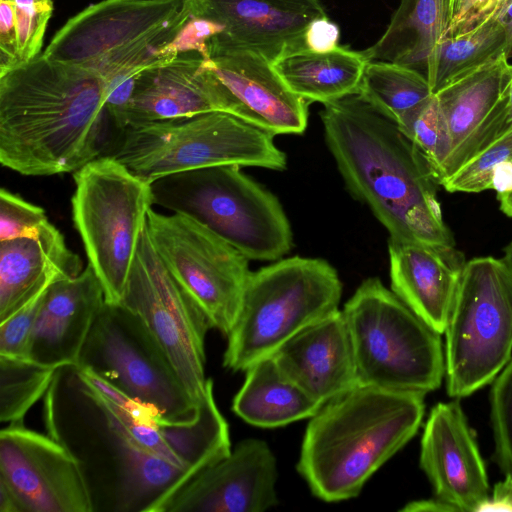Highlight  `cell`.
<instances>
[{
    "label": "cell",
    "instance_id": "1",
    "mask_svg": "<svg viewBox=\"0 0 512 512\" xmlns=\"http://www.w3.org/2000/svg\"><path fill=\"white\" fill-rule=\"evenodd\" d=\"M325 142L349 192L397 241L455 245L428 162L358 91L324 104Z\"/></svg>",
    "mask_w": 512,
    "mask_h": 512
},
{
    "label": "cell",
    "instance_id": "2",
    "mask_svg": "<svg viewBox=\"0 0 512 512\" xmlns=\"http://www.w3.org/2000/svg\"><path fill=\"white\" fill-rule=\"evenodd\" d=\"M107 84L43 53L0 75V162L24 176L75 172L101 156Z\"/></svg>",
    "mask_w": 512,
    "mask_h": 512
},
{
    "label": "cell",
    "instance_id": "3",
    "mask_svg": "<svg viewBox=\"0 0 512 512\" xmlns=\"http://www.w3.org/2000/svg\"><path fill=\"white\" fill-rule=\"evenodd\" d=\"M42 415L47 434L77 460L93 512H157L192 478L140 447L76 364L56 369Z\"/></svg>",
    "mask_w": 512,
    "mask_h": 512
},
{
    "label": "cell",
    "instance_id": "4",
    "mask_svg": "<svg viewBox=\"0 0 512 512\" xmlns=\"http://www.w3.org/2000/svg\"><path fill=\"white\" fill-rule=\"evenodd\" d=\"M424 394L358 385L323 404L306 427L296 468L325 502L357 497L417 433Z\"/></svg>",
    "mask_w": 512,
    "mask_h": 512
},
{
    "label": "cell",
    "instance_id": "5",
    "mask_svg": "<svg viewBox=\"0 0 512 512\" xmlns=\"http://www.w3.org/2000/svg\"><path fill=\"white\" fill-rule=\"evenodd\" d=\"M189 17L184 0H102L70 18L43 54L92 69L108 92L132 87L141 72L164 62L159 49Z\"/></svg>",
    "mask_w": 512,
    "mask_h": 512
},
{
    "label": "cell",
    "instance_id": "6",
    "mask_svg": "<svg viewBox=\"0 0 512 512\" xmlns=\"http://www.w3.org/2000/svg\"><path fill=\"white\" fill-rule=\"evenodd\" d=\"M342 283L326 260L293 256L250 272L227 335L223 365L246 371L307 326L337 311Z\"/></svg>",
    "mask_w": 512,
    "mask_h": 512
},
{
    "label": "cell",
    "instance_id": "7",
    "mask_svg": "<svg viewBox=\"0 0 512 512\" xmlns=\"http://www.w3.org/2000/svg\"><path fill=\"white\" fill-rule=\"evenodd\" d=\"M342 313L359 385L424 395L441 386L445 376L441 334L379 278L364 280Z\"/></svg>",
    "mask_w": 512,
    "mask_h": 512
},
{
    "label": "cell",
    "instance_id": "8",
    "mask_svg": "<svg viewBox=\"0 0 512 512\" xmlns=\"http://www.w3.org/2000/svg\"><path fill=\"white\" fill-rule=\"evenodd\" d=\"M236 165L168 174L152 181L153 203L187 215L249 260L273 261L292 247V230L278 199Z\"/></svg>",
    "mask_w": 512,
    "mask_h": 512
},
{
    "label": "cell",
    "instance_id": "9",
    "mask_svg": "<svg viewBox=\"0 0 512 512\" xmlns=\"http://www.w3.org/2000/svg\"><path fill=\"white\" fill-rule=\"evenodd\" d=\"M109 154L152 182L181 171L220 166L286 168V155L274 136L234 115L210 112L121 130Z\"/></svg>",
    "mask_w": 512,
    "mask_h": 512
},
{
    "label": "cell",
    "instance_id": "10",
    "mask_svg": "<svg viewBox=\"0 0 512 512\" xmlns=\"http://www.w3.org/2000/svg\"><path fill=\"white\" fill-rule=\"evenodd\" d=\"M73 223L110 304H121L152 209L150 182L99 156L73 173Z\"/></svg>",
    "mask_w": 512,
    "mask_h": 512
},
{
    "label": "cell",
    "instance_id": "11",
    "mask_svg": "<svg viewBox=\"0 0 512 512\" xmlns=\"http://www.w3.org/2000/svg\"><path fill=\"white\" fill-rule=\"evenodd\" d=\"M444 333L450 397L469 396L494 381L512 357V273L503 259L466 262Z\"/></svg>",
    "mask_w": 512,
    "mask_h": 512
},
{
    "label": "cell",
    "instance_id": "12",
    "mask_svg": "<svg viewBox=\"0 0 512 512\" xmlns=\"http://www.w3.org/2000/svg\"><path fill=\"white\" fill-rule=\"evenodd\" d=\"M169 423H189L200 403L188 394L142 321L105 301L77 364Z\"/></svg>",
    "mask_w": 512,
    "mask_h": 512
},
{
    "label": "cell",
    "instance_id": "13",
    "mask_svg": "<svg viewBox=\"0 0 512 512\" xmlns=\"http://www.w3.org/2000/svg\"><path fill=\"white\" fill-rule=\"evenodd\" d=\"M152 244L168 272L227 337L250 274L248 258L195 219L150 210Z\"/></svg>",
    "mask_w": 512,
    "mask_h": 512
},
{
    "label": "cell",
    "instance_id": "14",
    "mask_svg": "<svg viewBox=\"0 0 512 512\" xmlns=\"http://www.w3.org/2000/svg\"><path fill=\"white\" fill-rule=\"evenodd\" d=\"M121 304L139 317L188 394L200 403L211 381L205 375V337L212 325L166 269L147 227Z\"/></svg>",
    "mask_w": 512,
    "mask_h": 512
},
{
    "label": "cell",
    "instance_id": "15",
    "mask_svg": "<svg viewBox=\"0 0 512 512\" xmlns=\"http://www.w3.org/2000/svg\"><path fill=\"white\" fill-rule=\"evenodd\" d=\"M0 481L23 512H93L77 460L48 434L23 423L0 431Z\"/></svg>",
    "mask_w": 512,
    "mask_h": 512
},
{
    "label": "cell",
    "instance_id": "16",
    "mask_svg": "<svg viewBox=\"0 0 512 512\" xmlns=\"http://www.w3.org/2000/svg\"><path fill=\"white\" fill-rule=\"evenodd\" d=\"M80 368L100 390L133 439L148 453L187 471L193 477L231 451L229 427L216 404L213 381L200 403L196 420L169 423L157 418L92 372Z\"/></svg>",
    "mask_w": 512,
    "mask_h": 512
},
{
    "label": "cell",
    "instance_id": "17",
    "mask_svg": "<svg viewBox=\"0 0 512 512\" xmlns=\"http://www.w3.org/2000/svg\"><path fill=\"white\" fill-rule=\"evenodd\" d=\"M277 478L269 445L244 439L190 478L157 512H263L278 504Z\"/></svg>",
    "mask_w": 512,
    "mask_h": 512
},
{
    "label": "cell",
    "instance_id": "18",
    "mask_svg": "<svg viewBox=\"0 0 512 512\" xmlns=\"http://www.w3.org/2000/svg\"><path fill=\"white\" fill-rule=\"evenodd\" d=\"M190 16L209 19L224 31L209 42V52L245 49L270 62L306 48L309 23L327 16L319 0H184Z\"/></svg>",
    "mask_w": 512,
    "mask_h": 512
},
{
    "label": "cell",
    "instance_id": "19",
    "mask_svg": "<svg viewBox=\"0 0 512 512\" xmlns=\"http://www.w3.org/2000/svg\"><path fill=\"white\" fill-rule=\"evenodd\" d=\"M223 102L224 112L270 134H302L309 102L293 93L264 56L245 49L210 53L205 59Z\"/></svg>",
    "mask_w": 512,
    "mask_h": 512
},
{
    "label": "cell",
    "instance_id": "20",
    "mask_svg": "<svg viewBox=\"0 0 512 512\" xmlns=\"http://www.w3.org/2000/svg\"><path fill=\"white\" fill-rule=\"evenodd\" d=\"M511 85L512 63L503 54L434 93L450 142L443 183L503 132Z\"/></svg>",
    "mask_w": 512,
    "mask_h": 512
},
{
    "label": "cell",
    "instance_id": "21",
    "mask_svg": "<svg viewBox=\"0 0 512 512\" xmlns=\"http://www.w3.org/2000/svg\"><path fill=\"white\" fill-rule=\"evenodd\" d=\"M419 463L436 498L457 512H483L491 496L488 476L459 399L431 409Z\"/></svg>",
    "mask_w": 512,
    "mask_h": 512
},
{
    "label": "cell",
    "instance_id": "22",
    "mask_svg": "<svg viewBox=\"0 0 512 512\" xmlns=\"http://www.w3.org/2000/svg\"><path fill=\"white\" fill-rule=\"evenodd\" d=\"M216 111L224 112L217 82L206 60L187 52L138 75L115 126L122 130Z\"/></svg>",
    "mask_w": 512,
    "mask_h": 512
},
{
    "label": "cell",
    "instance_id": "23",
    "mask_svg": "<svg viewBox=\"0 0 512 512\" xmlns=\"http://www.w3.org/2000/svg\"><path fill=\"white\" fill-rule=\"evenodd\" d=\"M391 290L440 334L446 330L466 260L455 245L389 238Z\"/></svg>",
    "mask_w": 512,
    "mask_h": 512
},
{
    "label": "cell",
    "instance_id": "24",
    "mask_svg": "<svg viewBox=\"0 0 512 512\" xmlns=\"http://www.w3.org/2000/svg\"><path fill=\"white\" fill-rule=\"evenodd\" d=\"M104 303L103 287L89 265L78 276L51 284L34 323L28 359L53 368L77 364Z\"/></svg>",
    "mask_w": 512,
    "mask_h": 512
},
{
    "label": "cell",
    "instance_id": "25",
    "mask_svg": "<svg viewBox=\"0 0 512 512\" xmlns=\"http://www.w3.org/2000/svg\"><path fill=\"white\" fill-rule=\"evenodd\" d=\"M272 357L286 377L322 405L359 385L349 331L339 309L301 330Z\"/></svg>",
    "mask_w": 512,
    "mask_h": 512
},
{
    "label": "cell",
    "instance_id": "26",
    "mask_svg": "<svg viewBox=\"0 0 512 512\" xmlns=\"http://www.w3.org/2000/svg\"><path fill=\"white\" fill-rule=\"evenodd\" d=\"M82 271L80 257L50 221L33 237L0 241V322L54 282Z\"/></svg>",
    "mask_w": 512,
    "mask_h": 512
},
{
    "label": "cell",
    "instance_id": "27",
    "mask_svg": "<svg viewBox=\"0 0 512 512\" xmlns=\"http://www.w3.org/2000/svg\"><path fill=\"white\" fill-rule=\"evenodd\" d=\"M450 16L451 0H400L383 35L362 52L368 61L401 64L428 80Z\"/></svg>",
    "mask_w": 512,
    "mask_h": 512
},
{
    "label": "cell",
    "instance_id": "28",
    "mask_svg": "<svg viewBox=\"0 0 512 512\" xmlns=\"http://www.w3.org/2000/svg\"><path fill=\"white\" fill-rule=\"evenodd\" d=\"M368 62L362 51L338 46L323 53L299 49L272 64L293 93L324 105L357 92Z\"/></svg>",
    "mask_w": 512,
    "mask_h": 512
},
{
    "label": "cell",
    "instance_id": "29",
    "mask_svg": "<svg viewBox=\"0 0 512 512\" xmlns=\"http://www.w3.org/2000/svg\"><path fill=\"white\" fill-rule=\"evenodd\" d=\"M245 372L232 410L253 426H285L311 418L322 406L286 377L272 356L257 361Z\"/></svg>",
    "mask_w": 512,
    "mask_h": 512
},
{
    "label": "cell",
    "instance_id": "30",
    "mask_svg": "<svg viewBox=\"0 0 512 512\" xmlns=\"http://www.w3.org/2000/svg\"><path fill=\"white\" fill-rule=\"evenodd\" d=\"M503 54L505 32L499 17L487 18L463 34L444 38L428 77L433 93Z\"/></svg>",
    "mask_w": 512,
    "mask_h": 512
},
{
    "label": "cell",
    "instance_id": "31",
    "mask_svg": "<svg viewBox=\"0 0 512 512\" xmlns=\"http://www.w3.org/2000/svg\"><path fill=\"white\" fill-rule=\"evenodd\" d=\"M358 92L397 124L434 94L424 74L388 61L368 62Z\"/></svg>",
    "mask_w": 512,
    "mask_h": 512
},
{
    "label": "cell",
    "instance_id": "32",
    "mask_svg": "<svg viewBox=\"0 0 512 512\" xmlns=\"http://www.w3.org/2000/svg\"><path fill=\"white\" fill-rule=\"evenodd\" d=\"M56 369L28 358L0 355L1 423H23L30 408L44 397Z\"/></svg>",
    "mask_w": 512,
    "mask_h": 512
},
{
    "label": "cell",
    "instance_id": "33",
    "mask_svg": "<svg viewBox=\"0 0 512 512\" xmlns=\"http://www.w3.org/2000/svg\"><path fill=\"white\" fill-rule=\"evenodd\" d=\"M431 167L439 185L445 179L450 142L435 94L399 124Z\"/></svg>",
    "mask_w": 512,
    "mask_h": 512
},
{
    "label": "cell",
    "instance_id": "34",
    "mask_svg": "<svg viewBox=\"0 0 512 512\" xmlns=\"http://www.w3.org/2000/svg\"><path fill=\"white\" fill-rule=\"evenodd\" d=\"M501 166H512V126L448 178L442 187L448 192L465 193L491 189L493 173Z\"/></svg>",
    "mask_w": 512,
    "mask_h": 512
},
{
    "label": "cell",
    "instance_id": "35",
    "mask_svg": "<svg viewBox=\"0 0 512 512\" xmlns=\"http://www.w3.org/2000/svg\"><path fill=\"white\" fill-rule=\"evenodd\" d=\"M490 421L494 438L493 458L502 473L512 478V357L493 381Z\"/></svg>",
    "mask_w": 512,
    "mask_h": 512
},
{
    "label": "cell",
    "instance_id": "36",
    "mask_svg": "<svg viewBox=\"0 0 512 512\" xmlns=\"http://www.w3.org/2000/svg\"><path fill=\"white\" fill-rule=\"evenodd\" d=\"M49 222L45 210L19 195L0 190V241L33 237Z\"/></svg>",
    "mask_w": 512,
    "mask_h": 512
},
{
    "label": "cell",
    "instance_id": "37",
    "mask_svg": "<svg viewBox=\"0 0 512 512\" xmlns=\"http://www.w3.org/2000/svg\"><path fill=\"white\" fill-rule=\"evenodd\" d=\"M19 42V65L40 54L47 24L52 15V0H13Z\"/></svg>",
    "mask_w": 512,
    "mask_h": 512
},
{
    "label": "cell",
    "instance_id": "38",
    "mask_svg": "<svg viewBox=\"0 0 512 512\" xmlns=\"http://www.w3.org/2000/svg\"><path fill=\"white\" fill-rule=\"evenodd\" d=\"M45 291L0 322V355L28 358L32 330Z\"/></svg>",
    "mask_w": 512,
    "mask_h": 512
},
{
    "label": "cell",
    "instance_id": "39",
    "mask_svg": "<svg viewBox=\"0 0 512 512\" xmlns=\"http://www.w3.org/2000/svg\"><path fill=\"white\" fill-rule=\"evenodd\" d=\"M223 31L217 22L190 16L175 38L159 49L158 56L168 61L181 53L196 52L207 59L210 57L209 42Z\"/></svg>",
    "mask_w": 512,
    "mask_h": 512
},
{
    "label": "cell",
    "instance_id": "40",
    "mask_svg": "<svg viewBox=\"0 0 512 512\" xmlns=\"http://www.w3.org/2000/svg\"><path fill=\"white\" fill-rule=\"evenodd\" d=\"M496 8L497 0H451V16L446 37L463 34L483 20L496 17Z\"/></svg>",
    "mask_w": 512,
    "mask_h": 512
},
{
    "label": "cell",
    "instance_id": "41",
    "mask_svg": "<svg viewBox=\"0 0 512 512\" xmlns=\"http://www.w3.org/2000/svg\"><path fill=\"white\" fill-rule=\"evenodd\" d=\"M17 66L19 42L13 0H0V75Z\"/></svg>",
    "mask_w": 512,
    "mask_h": 512
},
{
    "label": "cell",
    "instance_id": "42",
    "mask_svg": "<svg viewBox=\"0 0 512 512\" xmlns=\"http://www.w3.org/2000/svg\"><path fill=\"white\" fill-rule=\"evenodd\" d=\"M339 38V26L327 16L312 20L304 34L306 48L320 53L329 52L338 47Z\"/></svg>",
    "mask_w": 512,
    "mask_h": 512
},
{
    "label": "cell",
    "instance_id": "43",
    "mask_svg": "<svg viewBox=\"0 0 512 512\" xmlns=\"http://www.w3.org/2000/svg\"><path fill=\"white\" fill-rule=\"evenodd\" d=\"M484 511H509L512 512V478L505 476V479L498 482L492 491L489 502Z\"/></svg>",
    "mask_w": 512,
    "mask_h": 512
},
{
    "label": "cell",
    "instance_id": "44",
    "mask_svg": "<svg viewBox=\"0 0 512 512\" xmlns=\"http://www.w3.org/2000/svg\"><path fill=\"white\" fill-rule=\"evenodd\" d=\"M401 511L403 512H452L454 509L436 498L435 496L430 499L417 500L407 503ZM455 512V511H454Z\"/></svg>",
    "mask_w": 512,
    "mask_h": 512
},
{
    "label": "cell",
    "instance_id": "45",
    "mask_svg": "<svg viewBox=\"0 0 512 512\" xmlns=\"http://www.w3.org/2000/svg\"><path fill=\"white\" fill-rule=\"evenodd\" d=\"M505 32V56L512 59V2L499 16Z\"/></svg>",
    "mask_w": 512,
    "mask_h": 512
},
{
    "label": "cell",
    "instance_id": "46",
    "mask_svg": "<svg viewBox=\"0 0 512 512\" xmlns=\"http://www.w3.org/2000/svg\"><path fill=\"white\" fill-rule=\"evenodd\" d=\"M0 512H23V509L11 492V490L0 481Z\"/></svg>",
    "mask_w": 512,
    "mask_h": 512
},
{
    "label": "cell",
    "instance_id": "47",
    "mask_svg": "<svg viewBox=\"0 0 512 512\" xmlns=\"http://www.w3.org/2000/svg\"><path fill=\"white\" fill-rule=\"evenodd\" d=\"M497 199L500 210L508 217H512V190L497 194Z\"/></svg>",
    "mask_w": 512,
    "mask_h": 512
},
{
    "label": "cell",
    "instance_id": "48",
    "mask_svg": "<svg viewBox=\"0 0 512 512\" xmlns=\"http://www.w3.org/2000/svg\"><path fill=\"white\" fill-rule=\"evenodd\" d=\"M511 126H512V85H511L510 93H509V99H508V104H507V112H506V119H505V124H504L503 132L506 129H508L509 127H511Z\"/></svg>",
    "mask_w": 512,
    "mask_h": 512
},
{
    "label": "cell",
    "instance_id": "49",
    "mask_svg": "<svg viewBox=\"0 0 512 512\" xmlns=\"http://www.w3.org/2000/svg\"><path fill=\"white\" fill-rule=\"evenodd\" d=\"M502 259L512 273V241L504 248V257Z\"/></svg>",
    "mask_w": 512,
    "mask_h": 512
},
{
    "label": "cell",
    "instance_id": "50",
    "mask_svg": "<svg viewBox=\"0 0 512 512\" xmlns=\"http://www.w3.org/2000/svg\"><path fill=\"white\" fill-rule=\"evenodd\" d=\"M507 0H497L496 17H499Z\"/></svg>",
    "mask_w": 512,
    "mask_h": 512
},
{
    "label": "cell",
    "instance_id": "51",
    "mask_svg": "<svg viewBox=\"0 0 512 512\" xmlns=\"http://www.w3.org/2000/svg\"><path fill=\"white\" fill-rule=\"evenodd\" d=\"M511 2H512V0H507V3H506L505 7H507Z\"/></svg>",
    "mask_w": 512,
    "mask_h": 512
}]
</instances>
